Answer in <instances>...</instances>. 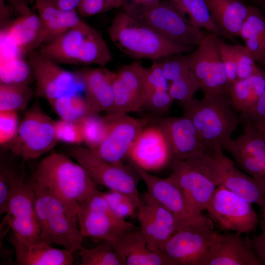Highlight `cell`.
<instances>
[{"instance_id": "cell-1", "label": "cell", "mask_w": 265, "mask_h": 265, "mask_svg": "<svg viewBox=\"0 0 265 265\" xmlns=\"http://www.w3.org/2000/svg\"><path fill=\"white\" fill-rule=\"evenodd\" d=\"M67 154L53 153L38 163L31 180L77 215L80 205L98 188L86 170Z\"/></svg>"}, {"instance_id": "cell-2", "label": "cell", "mask_w": 265, "mask_h": 265, "mask_svg": "<svg viewBox=\"0 0 265 265\" xmlns=\"http://www.w3.org/2000/svg\"><path fill=\"white\" fill-rule=\"evenodd\" d=\"M107 32L119 50L135 59L157 61L169 56L188 53L195 48L171 42L124 11L115 14Z\"/></svg>"}, {"instance_id": "cell-3", "label": "cell", "mask_w": 265, "mask_h": 265, "mask_svg": "<svg viewBox=\"0 0 265 265\" xmlns=\"http://www.w3.org/2000/svg\"><path fill=\"white\" fill-rule=\"evenodd\" d=\"M181 104L184 116L194 125L207 151L223 149L242 123L229 96H204L202 99L192 98Z\"/></svg>"}, {"instance_id": "cell-4", "label": "cell", "mask_w": 265, "mask_h": 265, "mask_svg": "<svg viewBox=\"0 0 265 265\" xmlns=\"http://www.w3.org/2000/svg\"><path fill=\"white\" fill-rule=\"evenodd\" d=\"M39 51L59 64L105 66L112 59L110 52L102 35L83 21L45 44Z\"/></svg>"}, {"instance_id": "cell-5", "label": "cell", "mask_w": 265, "mask_h": 265, "mask_svg": "<svg viewBox=\"0 0 265 265\" xmlns=\"http://www.w3.org/2000/svg\"><path fill=\"white\" fill-rule=\"evenodd\" d=\"M35 208L41 229V242L56 244L72 252L79 250L85 238L77 224V216L57 198L30 180Z\"/></svg>"}, {"instance_id": "cell-6", "label": "cell", "mask_w": 265, "mask_h": 265, "mask_svg": "<svg viewBox=\"0 0 265 265\" xmlns=\"http://www.w3.org/2000/svg\"><path fill=\"white\" fill-rule=\"evenodd\" d=\"M124 11L166 39L181 46H197L209 33L195 26L170 0H162L149 8L126 7Z\"/></svg>"}, {"instance_id": "cell-7", "label": "cell", "mask_w": 265, "mask_h": 265, "mask_svg": "<svg viewBox=\"0 0 265 265\" xmlns=\"http://www.w3.org/2000/svg\"><path fill=\"white\" fill-rule=\"evenodd\" d=\"M54 124V120L45 113L36 100L26 112L15 136L4 146L25 161L37 159L58 142Z\"/></svg>"}, {"instance_id": "cell-8", "label": "cell", "mask_w": 265, "mask_h": 265, "mask_svg": "<svg viewBox=\"0 0 265 265\" xmlns=\"http://www.w3.org/2000/svg\"><path fill=\"white\" fill-rule=\"evenodd\" d=\"M66 152L83 167L97 185L104 186L109 190L140 196L137 189L140 177L132 165L106 161L92 150L79 145L70 146L66 148Z\"/></svg>"}, {"instance_id": "cell-9", "label": "cell", "mask_w": 265, "mask_h": 265, "mask_svg": "<svg viewBox=\"0 0 265 265\" xmlns=\"http://www.w3.org/2000/svg\"><path fill=\"white\" fill-rule=\"evenodd\" d=\"M215 233L212 221L204 216L177 232L161 253L173 265H203Z\"/></svg>"}, {"instance_id": "cell-10", "label": "cell", "mask_w": 265, "mask_h": 265, "mask_svg": "<svg viewBox=\"0 0 265 265\" xmlns=\"http://www.w3.org/2000/svg\"><path fill=\"white\" fill-rule=\"evenodd\" d=\"M220 36L209 32L189 54L193 71L204 96H230L231 83L222 58Z\"/></svg>"}, {"instance_id": "cell-11", "label": "cell", "mask_w": 265, "mask_h": 265, "mask_svg": "<svg viewBox=\"0 0 265 265\" xmlns=\"http://www.w3.org/2000/svg\"><path fill=\"white\" fill-rule=\"evenodd\" d=\"M77 216L83 236L99 240L113 241L135 228L132 223L113 213L99 190L80 203Z\"/></svg>"}, {"instance_id": "cell-12", "label": "cell", "mask_w": 265, "mask_h": 265, "mask_svg": "<svg viewBox=\"0 0 265 265\" xmlns=\"http://www.w3.org/2000/svg\"><path fill=\"white\" fill-rule=\"evenodd\" d=\"M6 217L13 234L27 244L41 242V229L35 208L32 188L24 183L23 175L14 171L12 189L8 202Z\"/></svg>"}, {"instance_id": "cell-13", "label": "cell", "mask_w": 265, "mask_h": 265, "mask_svg": "<svg viewBox=\"0 0 265 265\" xmlns=\"http://www.w3.org/2000/svg\"><path fill=\"white\" fill-rule=\"evenodd\" d=\"M206 211L222 229L227 231L249 234L260 223L252 204L222 186L216 187Z\"/></svg>"}, {"instance_id": "cell-14", "label": "cell", "mask_w": 265, "mask_h": 265, "mask_svg": "<svg viewBox=\"0 0 265 265\" xmlns=\"http://www.w3.org/2000/svg\"><path fill=\"white\" fill-rule=\"evenodd\" d=\"M36 84V95L48 102L64 95L84 90L83 83L75 72L61 67L59 64L35 50L28 54Z\"/></svg>"}, {"instance_id": "cell-15", "label": "cell", "mask_w": 265, "mask_h": 265, "mask_svg": "<svg viewBox=\"0 0 265 265\" xmlns=\"http://www.w3.org/2000/svg\"><path fill=\"white\" fill-rule=\"evenodd\" d=\"M104 117L107 124L106 136L102 143L92 150L106 161L122 162L129 155L132 143L150 119L136 118L128 114L110 112H108Z\"/></svg>"}, {"instance_id": "cell-16", "label": "cell", "mask_w": 265, "mask_h": 265, "mask_svg": "<svg viewBox=\"0 0 265 265\" xmlns=\"http://www.w3.org/2000/svg\"><path fill=\"white\" fill-rule=\"evenodd\" d=\"M211 172L218 183L242 199L265 208V187L244 173L226 157L222 149L206 152Z\"/></svg>"}, {"instance_id": "cell-17", "label": "cell", "mask_w": 265, "mask_h": 265, "mask_svg": "<svg viewBox=\"0 0 265 265\" xmlns=\"http://www.w3.org/2000/svg\"><path fill=\"white\" fill-rule=\"evenodd\" d=\"M170 165L169 176L182 190L193 213L203 216L218 183L203 169L186 160H172Z\"/></svg>"}, {"instance_id": "cell-18", "label": "cell", "mask_w": 265, "mask_h": 265, "mask_svg": "<svg viewBox=\"0 0 265 265\" xmlns=\"http://www.w3.org/2000/svg\"><path fill=\"white\" fill-rule=\"evenodd\" d=\"M140 199L136 214L140 230L149 248L161 252L168 240L181 229L180 226L173 214L148 191L140 195Z\"/></svg>"}, {"instance_id": "cell-19", "label": "cell", "mask_w": 265, "mask_h": 265, "mask_svg": "<svg viewBox=\"0 0 265 265\" xmlns=\"http://www.w3.org/2000/svg\"><path fill=\"white\" fill-rule=\"evenodd\" d=\"M131 164L144 182L148 193L173 214L181 229L204 216H197L193 213L182 190L170 176L160 178L132 161Z\"/></svg>"}, {"instance_id": "cell-20", "label": "cell", "mask_w": 265, "mask_h": 265, "mask_svg": "<svg viewBox=\"0 0 265 265\" xmlns=\"http://www.w3.org/2000/svg\"><path fill=\"white\" fill-rule=\"evenodd\" d=\"M144 69L141 62L136 61L113 72L114 106L109 112L128 114L142 108Z\"/></svg>"}, {"instance_id": "cell-21", "label": "cell", "mask_w": 265, "mask_h": 265, "mask_svg": "<svg viewBox=\"0 0 265 265\" xmlns=\"http://www.w3.org/2000/svg\"><path fill=\"white\" fill-rule=\"evenodd\" d=\"M239 232H216L203 265H262L251 239Z\"/></svg>"}, {"instance_id": "cell-22", "label": "cell", "mask_w": 265, "mask_h": 265, "mask_svg": "<svg viewBox=\"0 0 265 265\" xmlns=\"http://www.w3.org/2000/svg\"><path fill=\"white\" fill-rule=\"evenodd\" d=\"M128 156L132 161L146 171L159 169L172 160L167 140L157 124L143 129L132 143Z\"/></svg>"}, {"instance_id": "cell-23", "label": "cell", "mask_w": 265, "mask_h": 265, "mask_svg": "<svg viewBox=\"0 0 265 265\" xmlns=\"http://www.w3.org/2000/svg\"><path fill=\"white\" fill-rule=\"evenodd\" d=\"M158 125L168 142L172 160H185L207 148L192 121L187 117H170L159 118ZM171 160V161H172Z\"/></svg>"}, {"instance_id": "cell-24", "label": "cell", "mask_w": 265, "mask_h": 265, "mask_svg": "<svg viewBox=\"0 0 265 265\" xmlns=\"http://www.w3.org/2000/svg\"><path fill=\"white\" fill-rule=\"evenodd\" d=\"M3 35L23 56L44 44L46 32L38 13L30 11L11 20L0 30Z\"/></svg>"}, {"instance_id": "cell-25", "label": "cell", "mask_w": 265, "mask_h": 265, "mask_svg": "<svg viewBox=\"0 0 265 265\" xmlns=\"http://www.w3.org/2000/svg\"><path fill=\"white\" fill-rule=\"evenodd\" d=\"M110 242L123 265H173L162 253L149 248L140 229L128 231Z\"/></svg>"}, {"instance_id": "cell-26", "label": "cell", "mask_w": 265, "mask_h": 265, "mask_svg": "<svg viewBox=\"0 0 265 265\" xmlns=\"http://www.w3.org/2000/svg\"><path fill=\"white\" fill-rule=\"evenodd\" d=\"M84 85L85 98L96 113L109 112L114 106L113 72L105 68H88L76 72Z\"/></svg>"}, {"instance_id": "cell-27", "label": "cell", "mask_w": 265, "mask_h": 265, "mask_svg": "<svg viewBox=\"0 0 265 265\" xmlns=\"http://www.w3.org/2000/svg\"><path fill=\"white\" fill-rule=\"evenodd\" d=\"M14 247L18 265H71L73 264V252L57 249L51 245L40 242L27 244L21 241L13 234L9 238Z\"/></svg>"}, {"instance_id": "cell-28", "label": "cell", "mask_w": 265, "mask_h": 265, "mask_svg": "<svg viewBox=\"0 0 265 265\" xmlns=\"http://www.w3.org/2000/svg\"><path fill=\"white\" fill-rule=\"evenodd\" d=\"M211 18L224 37L235 41L248 15L242 0H205Z\"/></svg>"}, {"instance_id": "cell-29", "label": "cell", "mask_w": 265, "mask_h": 265, "mask_svg": "<svg viewBox=\"0 0 265 265\" xmlns=\"http://www.w3.org/2000/svg\"><path fill=\"white\" fill-rule=\"evenodd\" d=\"M34 80L32 66L11 44L0 43V83L30 85Z\"/></svg>"}, {"instance_id": "cell-30", "label": "cell", "mask_w": 265, "mask_h": 265, "mask_svg": "<svg viewBox=\"0 0 265 265\" xmlns=\"http://www.w3.org/2000/svg\"><path fill=\"white\" fill-rule=\"evenodd\" d=\"M34 8L45 28L49 43L82 21L77 10H64L41 0H34Z\"/></svg>"}, {"instance_id": "cell-31", "label": "cell", "mask_w": 265, "mask_h": 265, "mask_svg": "<svg viewBox=\"0 0 265 265\" xmlns=\"http://www.w3.org/2000/svg\"><path fill=\"white\" fill-rule=\"evenodd\" d=\"M265 89V71L244 79L238 80L231 85L230 96L235 110L245 113L255 106Z\"/></svg>"}, {"instance_id": "cell-32", "label": "cell", "mask_w": 265, "mask_h": 265, "mask_svg": "<svg viewBox=\"0 0 265 265\" xmlns=\"http://www.w3.org/2000/svg\"><path fill=\"white\" fill-rule=\"evenodd\" d=\"M53 111L63 120L78 122L84 117L94 113L85 97L80 93L64 95L49 102Z\"/></svg>"}, {"instance_id": "cell-33", "label": "cell", "mask_w": 265, "mask_h": 265, "mask_svg": "<svg viewBox=\"0 0 265 265\" xmlns=\"http://www.w3.org/2000/svg\"><path fill=\"white\" fill-rule=\"evenodd\" d=\"M175 6L197 27L224 37L213 22L205 0H170Z\"/></svg>"}, {"instance_id": "cell-34", "label": "cell", "mask_w": 265, "mask_h": 265, "mask_svg": "<svg viewBox=\"0 0 265 265\" xmlns=\"http://www.w3.org/2000/svg\"><path fill=\"white\" fill-rule=\"evenodd\" d=\"M36 92L30 85H14L0 83V111L24 110Z\"/></svg>"}, {"instance_id": "cell-35", "label": "cell", "mask_w": 265, "mask_h": 265, "mask_svg": "<svg viewBox=\"0 0 265 265\" xmlns=\"http://www.w3.org/2000/svg\"><path fill=\"white\" fill-rule=\"evenodd\" d=\"M79 250L82 265H123L110 241L100 240V243L92 249L81 246Z\"/></svg>"}, {"instance_id": "cell-36", "label": "cell", "mask_w": 265, "mask_h": 265, "mask_svg": "<svg viewBox=\"0 0 265 265\" xmlns=\"http://www.w3.org/2000/svg\"><path fill=\"white\" fill-rule=\"evenodd\" d=\"M93 113L79 121L84 142L87 148L94 150L103 141L107 132V124L104 117Z\"/></svg>"}, {"instance_id": "cell-37", "label": "cell", "mask_w": 265, "mask_h": 265, "mask_svg": "<svg viewBox=\"0 0 265 265\" xmlns=\"http://www.w3.org/2000/svg\"><path fill=\"white\" fill-rule=\"evenodd\" d=\"M171 82L168 92L174 100H177L181 103L193 98L196 92L200 90L192 67L189 70L178 74Z\"/></svg>"}, {"instance_id": "cell-38", "label": "cell", "mask_w": 265, "mask_h": 265, "mask_svg": "<svg viewBox=\"0 0 265 265\" xmlns=\"http://www.w3.org/2000/svg\"><path fill=\"white\" fill-rule=\"evenodd\" d=\"M111 211L118 217L126 219L137 214L140 196H134L119 191L102 192Z\"/></svg>"}, {"instance_id": "cell-39", "label": "cell", "mask_w": 265, "mask_h": 265, "mask_svg": "<svg viewBox=\"0 0 265 265\" xmlns=\"http://www.w3.org/2000/svg\"><path fill=\"white\" fill-rule=\"evenodd\" d=\"M168 81L165 78L160 62L155 61L145 68L144 74V99L148 94L159 90H168ZM144 102V101H143Z\"/></svg>"}, {"instance_id": "cell-40", "label": "cell", "mask_w": 265, "mask_h": 265, "mask_svg": "<svg viewBox=\"0 0 265 265\" xmlns=\"http://www.w3.org/2000/svg\"><path fill=\"white\" fill-rule=\"evenodd\" d=\"M54 129L58 141L78 145L83 142L80 127L78 122L62 119L54 120Z\"/></svg>"}, {"instance_id": "cell-41", "label": "cell", "mask_w": 265, "mask_h": 265, "mask_svg": "<svg viewBox=\"0 0 265 265\" xmlns=\"http://www.w3.org/2000/svg\"><path fill=\"white\" fill-rule=\"evenodd\" d=\"M236 57L237 75L238 80L244 79L259 73L261 69L251 52L244 46L234 45Z\"/></svg>"}, {"instance_id": "cell-42", "label": "cell", "mask_w": 265, "mask_h": 265, "mask_svg": "<svg viewBox=\"0 0 265 265\" xmlns=\"http://www.w3.org/2000/svg\"><path fill=\"white\" fill-rule=\"evenodd\" d=\"M123 4V0H80L77 11L80 16L87 17L122 7Z\"/></svg>"}, {"instance_id": "cell-43", "label": "cell", "mask_w": 265, "mask_h": 265, "mask_svg": "<svg viewBox=\"0 0 265 265\" xmlns=\"http://www.w3.org/2000/svg\"><path fill=\"white\" fill-rule=\"evenodd\" d=\"M173 101L168 90L156 91L145 96L142 108L155 113L163 114L168 111Z\"/></svg>"}, {"instance_id": "cell-44", "label": "cell", "mask_w": 265, "mask_h": 265, "mask_svg": "<svg viewBox=\"0 0 265 265\" xmlns=\"http://www.w3.org/2000/svg\"><path fill=\"white\" fill-rule=\"evenodd\" d=\"M19 125L17 111H0V144L1 146L13 139Z\"/></svg>"}, {"instance_id": "cell-45", "label": "cell", "mask_w": 265, "mask_h": 265, "mask_svg": "<svg viewBox=\"0 0 265 265\" xmlns=\"http://www.w3.org/2000/svg\"><path fill=\"white\" fill-rule=\"evenodd\" d=\"M14 169L2 162L0 171V214L6 212L12 189V177Z\"/></svg>"}, {"instance_id": "cell-46", "label": "cell", "mask_w": 265, "mask_h": 265, "mask_svg": "<svg viewBox=\"0 0 265 265\" xmlns=\"http://www.w3.org/2000/svg\"><path fill=\"white\" fill-rule=\"evenodd\" d=\"M222 58L231 84L238 80L237 60L234 45L227 44L222 40L220 43Z\"/></svg>"}, {"instance_id": "cell-47", "label": "cell", "mask_w": 265, "mask_h": 265, "mask_svg": "<svg viewBox=\"0 0 265 265\" xmlns=\"http://www.w3.org/2000/svg\"><path fill=\"white\" fill-rule=\"evenodd\" d=\"M241 117L261 129H265V89L254 107L241 113Z\"/></svg>"}, {"instance_id": "cell-48", "label": "cell", "mask_w": 265, "mask_h": 265, "mask_svg": "<svg viewBox=\"0 0 265 265\" xmlns=\"http://www.w3.org/2000/svg\"><path fill=\"white\" fill-rule=\"evenodd\" d=\"M244 41L256 61L265 65V38L252 37Z\"/></svg>"}, {"instance_id": "cell-49", "label": "cell", "mask_w": 265, "mask_h": 265, "mask_svg": "<svg viewBox=\"0 0 265 265\" xmlns=\"http://www.w3.org/2000/svg\"><path fill=\"white\" fill-rule=\"evenodd\" d=\"M251 244L262 265H265V232L262 231L260 234L254 236Z\"/></svg>"}, {"instance_id": "cell-50", "label": "cell", "mask_w": 265, "mask_h": 265, "mask_svg": "<svg viewBox=\"0 0 265 265\" xmlns=\"http://www.w3.org/2000/svg\"><path fill=\"white\" fill-rule=\"evenodd\" d=\"M162 0H123L122 7L147 8L152 7Z\"/></svg>"}, {"instance_id": "cell-51", "label": "cell", "mask_w": 265, "mask_h": 265, "mask_svg": "<svg viewBox=\"0 0 265 265\" xmlns=\"http://www.w3.org/2000/svg\"><path fill=\"white\" fill-rule=\"evenodd\" d=\"M64 10H77L80 0H41ZM34 1V0H33Z\"/></svg>"}, {"instance_id": "cell-52", "label": "cell", "mask_w": 265, "mask_h": 265, "mask_svg": "<svg viewBox=\"0 0 265 265\" xmlns=\"http://www.w3.org/2000/svg\"><path fill=\"white\" fill-rule=\"evenodd\" d=\"M14 9L18 12L20 15L27 13L31 11L27 5V2L33 1V0H7Z\"/></svg>"}, {"instance_id": "cell-53", "label": "cell", "mask_w": 265, "mask_h": 265, "mask_svg": "<svg viewBox=\"0 0 265 265\" xmlns=\"http://www.w3.org/2000/svg\"><path fill=\"white\" fill-rule=\"evenodd\" d=\"M262 231L265 232V208L263 209L262 219L260 221Z\"/></svg>"}, {"instance_id": "cell-54", "label": "cell", "mask_w": 265, "mask_h": 265, "mask_svg": "<svg viewBox=\"0 0 265 265\" xmlns=\"http://www.w3.org/2000/svg\"><path fill=\"white\" fill-rule=\"evenodd\" d=\"M262 0L263 1V3H263V6H264V8L265 9V0Z\"/></svg>"}, {"instance_id": "cell-55", "label": "cell", "mask_w": 265, "mask_h": 265, "mask_svg": "<svg viewBox=\"0 0 265 265\" xmlns=\"http://www.w3.org/2000/svg\"><path fill=\"white\" fill-rule=\"evenodd\" d=\"M265 132V129H262Z\"/></svg>"}]
</instances>
